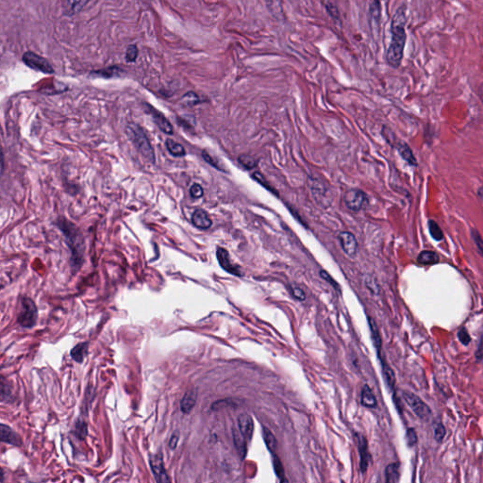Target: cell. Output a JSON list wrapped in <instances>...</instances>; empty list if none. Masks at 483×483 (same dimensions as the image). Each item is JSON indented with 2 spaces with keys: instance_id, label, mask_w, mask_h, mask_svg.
<instances>
[{
  "instance_id": "cell-1",
  "label": "cell",
  "mask_w": 483,
  "mask_h": 483,
  "mask_svg": "<svg viewBox=\"0 0 483 483\" xmlns=\"http://www.w3.org/2000/svg\"><path fill=\"white\" fill-rule=\"evenodd\" d=\"M407 22L406 7L401 6L395 11L392 19L391 33L392 38L386 54V60L389 65L397 68L401 64L403 53L407 40L405 26Z\"/></svg>"
},
{
  "instance_id": "cell-2",
  "label": "cell",
  "mask_w": 483,
  "mask_h": 483,
  "mask_svg": "<svg viewBox=\"0 0 483 483\" xmlns=\"http://www.w3.org/2000/svg\"><path fill=\"white\" fill-rule=\"evenodd\" d=\"M127 135L134 144L136 148L142 155L151 162H155V153L152 148L150 142L145 131L137 124H131L127 127Z\"/></svg>"
},
{
  "instance_id": "cell-3",
  "label": "cell",
  "mask_w": 483,
  "mask_h": 483,
  "mask_svg": "<svg viewBox=\"0 0 483 483\" xmlns=\"http://www.w3.org/2000/svg\"><path fill=\"white\" fill-rule=\"evenodd\" d=\"M37 308L29 297H24L21 302V311L18 313V322L24 328H31L37 322Z\"/></svg>"
},
{
  "instance_id": "cell-4",
  "label": "cell",
  "mask_w": 483,
  "mask_h": 483,
  "mask_svg": "<svg viewBox=\"0 0 483 483\" xmlns=\"http://www.w3.org/2000/svg\"><path fill=\"white\" fill-rule=\"evenodd\" d=\"M22 60L32 70L42 72L44 74H54L55 72L48 60L32 51H27L23 55Z\"/></svg>"
},
{
  "instance_id": "cell-5",
  "label": "cell",
  "mask_w": 483,
  "mask_h": 483,
  "mask_svg": "<svg viewBox=\"0 0 483 483\" xmlns=\"http://www.w3.org/2000/svg\"><path fill=\"white\" fill-rule=\"evenodd\" d=\"M403 397L407 404L411 407L413 413H415L419 418L428 419L431 416L432 411L430 407L416 394L411 392H405L403 393Z\"/></svg>"
},
{
  "instance_id": "cell-6",
  "label": "cell",
  "mask_w": 483,
  "mask_h": 483,
  "mask_svg": "<svg viewBox=\"0 0 483 483\" xmlns=\"http://www.w3.org/2000/svg\"><path fill=\"white\" fill-rule=\"evenodd\" d=\"M366 201L367 198L365 193L360 190L352 189L346 192L343 195V202L345 206L351 211H361L366 204Z\"/></svg>"
},
{
  "instance_id": "cell-7",
  "label": "cell",
  "mask_w": 483,
  "mask_h": 483,
  "mask_svg": "<svg viewBox=\"0 0 483 483\" xmlns=\"http://www.w3.org/2000/svg\"><path fill=\"white\" fill-rule=\"evenodd\" d=\"M150 466L152 473L158 483H169L170 479L164 468L163 460L161 453L150 456Z\"/></svg>"
},
{
  "instance_id": "cell-8",
  "label": "cell",
  "mask_w": 483,
  "mask_h": 483,
  "mask_svg": "<svg viewBox=\"0 0 483 483\" xmlns=\"http://www.w3.org/2000/svg\"><path fill=\"white\" fill-rule=\"evenodd\" d=\"M216 257H217V260H218L220 266L225 271H227L232 275H234V276H239V277L242 276V273L240 267L232 262V259H231L230 254L227 249H225L223 247H218L217 251H216Z\"/></svg>"
},
{
  "instance_id": "cell-9",
  "label": "cell",
  "mask_w": 483,
  "mask_h": 483,
  "mask_svg": "<svg viewBox=\"0 0 483 483\" xmlns=\"http://www.w3.org/2000/svg\"><path fill=\"white\" fill-rule=\"evenodd\" d=\"M338 238L342 250L348 257L354 258L358 253V242L355 236L350 232H343L339 234Z\"/></svg>"
},
{
  "instance_id": "cell-10",
  "label": "cell",
  "mask_w": 483,
  "mask_h": 483,
  "mask_svg": "<svg viewBox=\"0 0 483 483\" xmlns=\"http://www.w3.org/2000/svg\"><path fill=\"white\" fill-rule=\"evenodd\" d=\"M146 106L148 108V111L150 112L153 121L156 123V125L158 126V128L162 132H164L166 134H169V135L173 134L174 129H173L171 123L168 121V119L161 112L157 111L156 109H154L150 105H146Z\"/></svg>"
},
{
  "instance_id": "cell-11",
  "label": "cell",
  "mask_w": 483,
  "mask_h": 483,
  "mask_svg": "<svg viewBox=\"0 0 483 483\" xmlns=\"http://www.w3.org/2000/svg\"><path fill=\"white\" fill-rule=\"evenodd\" d=\"M192 222L193 225L199 230H208L212 225V221L208 212L201 209H197L193 213Z\"/></svg>"
},
{
  "instance_id": "cell-12",
  "label": "cell",
  "mask_w": 483,
  "mask_h": 483,
  "mask_svg": "<svg viewBox=\"0 0 483 483\" xmlns=\"http://www.w3.org/2000/svg\"><path fill=\"white\" fill-rule=\"evenodd\" d=\"M238 426L239 431L244 436L246 440H251L253 432H254V423L251 416L247 413H242L238 417Z\"/></svg>"
},
{
  "instance_id": "cell-13",
  "label": "cell",
  "mask_w": 483,
  "mask_h": 483,
  "mask_svg": "<svg viewBox=\"0 0 483 483\" xmlns=\"http://www.w3.org/2000/svg\"><path fill=\"white\" fill-rule=\"evenodd\" d=\"M357 442H358V448L361 456V469L362 472H365L367 470L370 456L368 452V446H367V441L364 436L362 434H357Z\"/></svg>"
},
{
  "instance_id": "cell-14",
  "label": "cell",
  "mask_w": 483,
  "mask_h": 483,
  "mask_svg": "<svg viewBox=\"0 0 483 483\" xmlns=\"http://www.w3.org/2000/svg\"><path fill=\"white\" fill-rule=\"evenodd\" d=\"M0 432H1V441L4 443H10L15 446H21L22 445V440L20 436L12 431L10 427L1 424L0 426Z\"/></svg>"
},
{
  "instance_id": "cell-15",
  "label": "cell",
  "mask_w": 483,
  "mask_h": 483,
  "mask_svg": "<svg viewBox=\"0 0 483 483\" xmlns=\"http://www.w3.org/2000/svg\"><path fill=\"white\" fill-rule=\"evenodd\" d=\"M196 398H197V393L195 391H189L186 392L183 398L181 399V411L184 413H191L192 410L195 406Z\"/></svg>"
},
{
  "instance_id": "cell-16",
  "label": "cell",
  "mask_w": 483,
  "mask_h": 483,
  "mask_svg": "<svg viewBox=\"0 0 483 483\" xmlns=\"http://www.w3.org/2000/svg\"><path fill=\"white\" fill-rule=\"evenodd\" d=\"M87 354H88V343L87 342H81V343L77 344L75 347H73L71 350L72 359L74 361L79 362V363H81L85 360Z\"/></svg>"
},
{
  "instance_id": "cell-17",
  "label": "cell",
  "mask_w": 483,
  "mask_h": 483,
  "mask_svg": "<svg viewBox=\"0 0 483 483\" xmlns=\"http://www.w3.org/2000/svg\"><path fill=\"white\" fill-rule=\"evenodd\" d=\"M89 1L90 0H65V13L69 16L78 13Z\"/></svg>"
},
{
  "instance_id": "cell-18",
  "label": "cell",
  "mask_w": 483,
  "mask_h": 483,
  "mask_svg": "<svg viewBox=\"0 0 483 483\" xmlns=\"http://www.w3.org/2000/svg\"><path fill=\"white\" fill-rule=\"evenodd\" d=\"M417 262L423 265H430V264H435L439 262V256L437 253L430 250H425L422 251L417 258Z\"/></svg>"
},
{
  "instance_id": "cell-19",
  "label": "cell",
  "mask_w": 483,
  "mask_h": 483,
  "mask_svg": "<svg viewBox=\"0 0 483 483\" xmlns=\"http://www.w3.org/2000/svg\"><path fill=\"white\" fill-rule=\"evenodd\" d=\"M245 440L246 439L242 434L241 432L238 433V431H236V430L233 431L234 444H235L237 451L241 455L242 458H243L246 455V441Z\"/></svg>"
},
{
  "instance_id": "cell-20",
  "label": "cell",
  "mask_w": 483,
  "mask_h": 483,
  "mask_svg": "<svg viewBox=\"0 0 483 483\" xmlns=\"http://www.w3.org/2000/svg\"><path fill=\"white\" fill-rule=\"evenodd\" d=\"M368 322H369V328H370V332H371V336H372L374 345H375V347L377 348L378 352L380 354V351L382 349V345H383L381 334H380L379 329H378L377 324H376L374 319H372L371 317H368Z\"/></svg>"
},
{
  "instance_id": "cell-21",
  "label": "cell",
  "mask_w": 483,
  "mask_h": 483,
  "mask_svg": "<svg viewBox=\"0 0 483 483\" xmlns=\"http://www.w3.org/2000/svg\"><path fill=\"white\" fill-rule=\"evenodd\" d=\"M362 403L363 406L368 408H376L377 400L373 393L372 390L368 385H364L362 391Z\"/></svg>"
},
{
  "instance_id": "cell-22",
  "label": "cell",
  "mask_w": 483,
  "mask_h": 483,
  "mask_svg": "<svg viewBox=\"0 0 483 483\" xmlns=\"http://www.w3.org/2000/svg\"><path fill=\"white\" fill-rule=\"evenodd\" d=\"M385 476H386V482L387 483H398L399 482V477H400V473H399V464L398 463H391V464H389L387 466V468H386Z\"/></svg>"
},
{
  "instance_id": "cell-23",
  "label": "cell",
  "mask_w": 483,
  "mask_h": 483,
  "mask_svg": "<svg viewBox=\"0 0 483 483\" xmlns=\"http://www.w3.org/2000/svg\"><path fill=\"white\" fill-rule=\"evenodd\" d=\"M397 149H398L400 156L408 163H410L411 165H416L417 164L416 159L413 156V151L411 150L409 145H407L406 144H399L397 146Z\"/></svg>"
},
{
  "instance_id": "cell-24",
  "label": "cell",
  "mask_w": 483,
  "mask_h": 483,
  "mask_svg": "<svg viewBox=\"0 0 483 483\" xmlns=\"http://www.w3.org/2000/svg\"><path fill=\"white\" fill-rule=\"evenodd\" d=\"M165 145H166L167 149L171 153L173 156H175V157L185 156L186 151H185L184 147L181 145V144H179V143H177V142H175L174 140H172V139H167Z\"/></svg>"
},
{
  "instance_id": "cell-25",
  "label": "cell",
  "mask_w": 483,
  "mask_h": 483,
  "mask_svg": "<svg viewBox=\"0 0 483 483\" xmlns=\"http://www.w3.org/2000/svg\"><path fill=\"white\" fill-rule=\"evenodd\" d=\"M382 365H383V377H384V380L385 382L387 383L388 387L392 389L393 386H394V383H395V376H394V373L392 370V368L386 363V362L383 361L382 362Z\"/></svg>"
},
{
  "instance_id": "cell-26",
  "label": "cell",
  "mask_w": 483,
  "mask_h": 483,
  "mask_svg": "<svg viewBox=\"0 0 483 483\" xmlns=\"http://www.w3.org/2000/svg\"><path fill=\"white\" fill-rule=\"evenodd\" d=\"M262 437H263L264 443L266 444L267 448L269 449V451L274 453V451L277 448V440H276L275 436L273 435V433L270 432V430H268L266 428H263Z\"/></svg>"
},
{
  "instance_id": "cell-27",
  "label": "cell",
  "mask_w": 483,
  "mask_h": 483,
  "mask_svg": "<svg viewBox=\"0 0 483 483\" xmlns=\"http://www.w3.org/2000/svg\"><path fill=\"white\" fill-rule=\"evenodd\" d=\"M429 229L430 233L433 236V239L436 241H442L443 239V233L440 228V226L433 220L429 222Z\"/></svg>"
},
{
  "instance_id": "cell-28",
  "label": "cell",
  "mask_w": 483,
  "mask_h": 483,
  "mask_svg": "<svg viewBox=\"0 0 483 483\" xmlns=\"http://www.w3.org/2000/svg\"><path fill=\"white\" fill-rule=\"evenodd\" d=\"M121 73H122V69L117 67V66H113V67H108L106 69H103V70L97 71V72H94V74H97V76L99 77H102V78H112V77H115V76H120Z\"/></svg>"
},
{
  "instance_id": "cell-29",
  "label": "cell",
  "mask_w": 483,
  "mask_h": 483,
  "mask_svg": "<svg viewBox=\"0 0 483 483\" xmlns=\"http://www.w3.org/2000/svg\"><path fill=\"white\" fill-rule=\"evenodd\" d=\"M370 16L372 22L379 25L381 20V4L379 0H375L370 7Z\"/></svg>"
},
{
  "instance_id": "cell-30",
  "label": "cell",
  "mask_w": 483,
  "mask_h": 483,
  "mask_svg": "<svg viewBox=\"0 0 483 483\" xmlns=\"http://www.w3.org/2000/svg\"><path fill=\"white\" fill-rule=\"evenodd\" d=\"M200 97L193 92L187 93L183 97H182V103H184L187 106H193L198 103H200Z\"/></svg>"
},
{
  "instance_id": "cell-31",
  "label": "cell",
  "mask_w": 483,
  "mask_h": 483,
  "mask_svg": "<svg viewBox=\"0 0 483 483\" xmlns=\"http://www.w3.org/2000/svg\"><path fill=\"white\" fill-rule=\"evenodd\" d=\"M238 161H239V162L241 163L242 165L244 168H246V169H248V170L253 169V168H255V167L257 166V161H256V160H255L253 157H251V156H247V155H242V156L239 157Z\"/></svg>"
},
{
  "instance_id": "cell-32",
  "label": "cell",
  "mask_w": 483,
  "mask_h": 483,
  "mask_svg": "<svg viewBox=\"0 0 483 483\" xmlns=\"http://www.w3.org/2000/svg\"><path fill=\"white\" fill-rule=\"evenodd\" d=\"M471 235H472V240H473L474 243L476 245L477 251L482 257H483V240L481 234L477 230H473L471 232Z\"/></svg>"
},
{
  "instance_id": "cell-33",
  "label": "cell",
  "mask_w": 483,
  "mask_h": 483,
  "mask_svg": "<svg viewBox=\"0 0 483 483\" xmlns=\"http://www.w3.org/2000/svg\"><path fill=\"white\" fill-rule=\"evenodd\" d=\"M273 465H274V469H275V472L277 474L278 478L281 480V481H285V474H284V469H283V465H282V462L280 461V459L274 455L273 453Z\"/></svg>"
},
{
  "instance_id": "cell-34",
  "label": "cell",
  "mask_w": 483,
  "mask_h": 483,
  "mask_svg": "<svg viewBox=\"0 0 483 483\" xmlns=\"http://www.w3.org/2000/svg\"><path fill=\"white\" fill-rule=\"evenodd\" d=\"M202 157H203V159L207 161L209 164H211V166H213L217 170H219V171H225L224 170V167L220 165L219 161H217L216 159H214L213 157H211V155L207 151H203L202 152Z\"/></svg>"
},
{
  "instance_id": "cell-35",
  "label": "cell",
  "mask_w": 483,
  "mask_h": 483,
  "mask_svg": "<svg viewBox=\"0 0 483 483\" xmlns=\"http://www.w3.org/2000/svg\"><path fill=\"white\" fill-rule=\"evenodd\" d=\"M138 57V48L136 45H131L127 48L126 52V60L128 62H134Z\"/></svg>"
},
{
  "instance_id": "cell-36",
  "label": "cell",
  "mask_w": 483,
  "mask_h": 483,
  "mask_svg": "<svg viewBox=\"0 0 483 483\" xmlns=\"http://www.w3.org/2000/svg\"><path fill=\"white\" fill-rule=\"evenodd\" d=\"M445 436V429L442 424L437 423L434 425V437L437 441L441 442L443 441V438Z\"/></svg>"
},
{
  "instance_id": "cell-37",
  "label": "cell",
  "mask_w": 483,
  "mask_h": 483,
  "mask_svg": "<svg viewBox=\"0 0 483 483\" xmlns=\"http://www.w3.org/2000/svg\"><path fill=\"white\" fill-rule=\"evenodd\" d=\"M458 338L460 340V342L463 343V345H468L470 342H471V337L470 335L468 334L467 331L463 328L462 330H460L459 332H458Z\"/></svg>"
},
{
  "instance_id": "cell-38",
  "label": "cell",
  "mask_w": 483,
  "mask_h": 483,
  "mask_svg": "<svg viewBox=\"0 0 483 483\" xmlns=\"http://www.w3.org/2000/svg\"><path fill=\"white\" fill-rule=\"evenodd\" d=\"M76 434L81 438V439H83L85 437V435L87 434V428H86V424L82 421H78L76 423Z\"/></svg>"
},
{
  "instance_id": "cell-39",
  "label": "cell",
  "mask_w": 483,
  "mask_h": 483,
  "mask_svg": "<svg viewBox=\"0 0 483 483\" xmlns=\"http://www.w3.org/2000/svg\"><path fill=\"white\" fill-rule=\"evenodd\" d=\"M190 193H191V195L193 198H199V197H201L203 193H204L201 185H199L197 183L193 184L191 188H190Z\"/></svg>"
},
{
  "instance_id": "cell-40",
  "label": "cell",
  "mask_w": 483,
  "mask_h": 483,
  "mask_svg": "<svg viewBox=\"0 0 483 483\" xmlns=\"http://www.w3.org/2000/svg\"><path fill=\"white\" fill-rule=\"evenodd\" d=\"M291 292H292L293 297H295L296 299H298L300 301H304L306 299L305 292L302 290L301 288H299L297 286H292L291 287Z\"/></svg>"
},
{
  "instance_id": "cell-41",
  "label": "cell",
  "mask_w": 483,
  "mask_h": 483,
  "mask_svg": "<svg viewBox=\"0 0 483 483\" xmlns=\"http://www.w3.org/2000/svg\"><path fill=\"white\" fill-rule=\"evenodd\" d=\"M407 443L410 446H413L417 443V435L413 429H410L407 432Z\"/></svg>"
},
{
  "instance_id": "cell-42",
  "label": "cell",
  "mask_w": 483,
  "mask_h": 483,
  "mask_svg": "<svg viewBox=\"0 0 483 483\" xmlns=\"http://www.w3.org/2000/svg\"><path fill=\"white\" fill-rule=\"evenodd\" d=\"M320 276L322 277L323 279H324L325 281L330 282V283L332 284V286H333L335 289L340 290V286H339V284H338L337 282H335V281H333V279H332V277H331V276H330V275H329L327 272H320Z\"/></svg>"
},
{
  "instance_id": "cell-43",
  "label": "cell",
  "mask_w": 483,
  "mask_h": 483,
  "mask_svg": "<svg viewBox=\"0 0 483 483\" xmlns=\"http://www.w3.org/2000/svg\"><path fill=\"white\" fill-rule=\"evenodd\" d=\"M253 179H254L255 181H258V182H259L261 185H262L263 187H265L266 189H269L270 191H272L270 186L267 184V182H266V181H264V178L262 177V175H261L260 173H254V175H253Z\"/></svg>"
},
{
  "instance_id": "cell-44",
  "label": "cell",
  "mask_w": 483,
  "mask_h": 483,
  "mask_svg": "<svg viewBox=\"0 0 483 483\" xmlns=\"http://www.w3.org/2000/svg\"><path fill=\"white\" fill-rule=\"evenodd\" d=\"M178 441H179V437L178 436H173L172 437L171 440H170V447H171L172 449L173 448H176Z\"/></svg>"
},
{
  "instance_id": "cell-45",
  "label": "cell",
  "mask_w": 483,
  "mask_h": 483,
  "mask_svg": "<svg viewBox=\"0 0 483 483\" xmlns=\"http://www.w3.org/2000/svg\"><path fill=\"white\" fill-rule=\"evenodd\" d=\"M480 96H481V97H482V99L483 100V86L481 87V89H480Z\"/></svg>"
}]
</instances>
